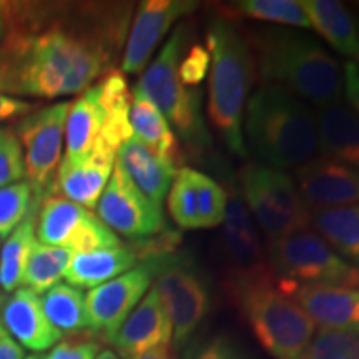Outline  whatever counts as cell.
I'll list each match as a JSON object with an SVG mask.
<instances>
[{"instance_id":"1","label":"cell","mask_w":359,"mask_h":359,"mask_svg":"<svg viewBox=\"0 0 359 359\" xmlns=\"http://www.w3.org/2000/svg\"><path fill=\"white\" fill-rule=\"evenodd\" d=\"M15 12L0 42L4 95H77L122 60L130 4H30Z\"/></svg>"},{"instance_id":"2","label":"cell","mask_w":359,"mask_h":359,"mask_svg":"<svg viewBox=\"0 0 359 359\" xmlns=\"http://www.w3.org/2000/svg\"><path fill=\"white\" fill-rule=\"evenodd\" d=\"M243 34L259 83L288 90L314 109L343 102V70L316 37L275 25L253 27Z\"/></svg>"},{"instance_id":"3","label":"cell","mask_w":359,"mask_h":359,"mask_svg":"<svg viewBox=\"0 0 359 359\" xmlns=\"http://www.w3.org/2000/svg\"><path fill=\"white\" fill-rule=\"evenodd\" d=\"M243 137L255 161L283 172L320 155L314 110L288 90L273 85H259L250 95Z\"/></svg>"},{"instance_id":"4","label":"cell","mask_w":359,"mask_h":359,"mask_svg":"<svg viewBox=\"0 0 359 359\" xmlns=\"http://www.w3.org/2000/svg\"><path fill=\"white\" fill-rule=\"evenodd\" d=\"M206 50L210 53L208 118L226 150L238 158H246L243 115L257 80L250 45L235 20L217 13L206 24Z\"/></svg>"},{"instance_id":"5","label":"cell","mask_w":359,"mask_h":359,"mask_svg":"<svg viewBox=\"0 0 359 359\" xmlns=\"http://www.w3.org/2000/svg\"><path fill=\"white\" fill-rule=\"evenodd\" d=\"M226 290L255 339L271 358L296 359L316 333V325L271 268L230 276Z\"/></svg>"},{"instance_id":"6","label":"cell","mask_w":359,"mask_h":359,"mask_svg":"<svg viewBox=\"0 0 359 359\" xmlns=\"http://www.w3.org/2000/svg\"><path fill=\"white\" fill-rule=\"evenodd\" d=\"M190 37L188 25L180 24L142 72L135 90L158 107L170 127L177 130L180 140L193 155L205 156L213 155V140L205 125L201 92L200 88L185 87L178 75L180 60L188 50Z\"/></svg>"},{"instance_id":"7","label":"cell","mask_w":359,"mask_h":359,"mask_svg":"<svg viewBox=\"0 0 359 359\" xmlns=\"http://www.w3.org/2000/svg\"><path fill=\"white\" fill-rule=\"evenodd\" d=\"M236 183L266 241L311 228V212L290 173L258 161H246L238 170Z\"/></svg>"},{"instance_id":"8","label":"cell","mask_w":359,"mask_h":359,"mask_svg":"<svg viewBox=\"0 0 359 359\" xmlns=\"http://www.w3.org/2000/svg\"><path fill=\"white\" fill-rule=\"evenodd\" d=\"M266 258L273 275L291 285L359 288V269L341 258L313 228L266 241Z\"/></svg>"},{"instance_id":"9","label":"cell","mask_w":359,"mask_h":359,"mask_svg":"<svg viewBox=\"0 0 359 359\" xmlns=\"http://www.w3.org/2000/svg\"><path fill=\"white\" fill-rule=\"evenodd\" d=\"M154 288L167 309L173 327V349L187 346L208 316L212 296L203 273L185 255L161 257Z\"/></svg>"},{"instance_id":"10","label":"cell","mask_w":359,"mask_h":359,"mask_svg":"<svg viewBox=\"0 0 359 359\" xmlns=\"http://www.w3.org/2000/svg\"><path fill=\"white\" fill-rule=\"evenodd\" d=\"M69 110L70 102H57L27 114L15 127V135L24 151L27 183L37 201L52 190L57 177Z\"/></svg>"},{"instance_id":"11","label":"cell","mask_w":359,"mask_h":359,"mask_svg":"<svg viewBox=\"0 0 359 359\" xmlns=\"http://www.w3.org/2000/svg\"><path fill=\"white\" fill-rule=\"evenodd\" d=\"M37 240L39 243L65 248L74 255L122 245L120 238L92 210L57 195H48L42 201Z\"/></svg>"},{"instance_id":"12","label":"cell","mask_w":359,"mask_h":359,"mask_svg":"<svg viewBox=\"0 0 359 359\" xmlns=\"http://www.w3.org/2000/svg\"><path fill=\"white\" fill-rule=\"evenodd\" d=\"M163 255L167 253L150 255L143 258L127 273L103 283L85 294L90 331L103 336L107 341H111L130 313L137 308V304L154 285Z\"/></svg>"},{"instance_id":"13","label":"cell","mask_w":359,"mask_h":359,"mask_svg":"<svg viewBox=\"0 0 359 359\" xmlns=\"http://www.w3.org/2000/svg\"><path fill=\"white\" fill-rule=\"evenodd\" d=\"M97 217L115 235L120 233L128 240H147L160 235L165 228L161 206L148 200L133 185L116 160L109 185L98 200Z\"/></svg>"},{"instance_id":"14","label":"cell","mask_w":359,"mask_h":359,"mask_svg":"<svg viewBox=\"0 0 359 359\" xmlns=\"http://www.w3.org/2000/svg\"><path fill=\"white\" fill-rule=\"evenodd\" d=\"M215 167L222 172V185L226 193V210L222 226L224 257L230 263V276L268 269L266 243H263L259 228L241 198L236 177L228 172L226 163L222 160H215Z\"/></svg>"},{"instance_id":"15","label":"cell","mask_w":359,"mask_h":359,"mask_svg":"<svg viewBox=\"0 0 359 359\" xmlns=\"http://www.w3.org/2000/svg\"><path fill=\"white\" fill-rule=\"evenodd\" d=\"M198 7L200 2L193 0H145L138 4L125 40L120 72L142 75L173 25Z\"/></svg>"},{"instance_id":"16","label":"cell","mask_w":359,"mask_h":359,"mask_svg":"<svg viewBox=\"0 0 359 359\" xmlns=\"http://www.w3.org/2000/svg\"><path fill=\"white\" fill-rule=\"evenodd\" d=\"M291 177L309 212L359 206V172L348 165L318 155Z\"/></svg>"},{"instance_id":"17","label":"cell","mask_w":359,"mask_h":359,"mask_svg":"<svg viewBox=\"0 0 359 359\" xmlns=\"http://www.w3.org/2000/svg\"><path fill=\"white\" fill-rule=\"evenodd\" d=\"M172 339V321L158 293L151 286L110 343L120 358L135 359L150 349L168 346Z\"/></svg>"},{"instance_id":"18","label":"cell","mask_w":359,"mask_h":359,"mask_svg":"<svg viewBox=\"0 0 359 359\" xmlns=\"http://www.w3.org/2000/svg\"><path fill=\"white\" fill-rule=\"evenodd\" d=\"M116 154L102 143H95L80 158H64L57 170V188L64 198L87 210L97 208L103 190L109 185Z\"/></svg>"},{"instance_id":"19","label":"cell","mask_w":359,"mask_h":359,"mask_svg":"<svg viewBox=\"0 0 359 359\" xmlns=\"http://www.w3.org/2000/svg\"><path fill=\"white\" fill-rule=\"evenodd\" d=\"M293 294L311 321L323 330L359 331V288L296 286L278 280Z\"/></svg>"},{"instance_id":"20","label":"cell","mask_w":359,"mask_h":359,"mask_svg":"<svg viewBox=\"0 0 359 359\" xmlns=\"http://www.w3.org/2000/svg\"><path fill=\"white\" fill-rule=\"evenodd\" d=\"M2 321L11 338L34 353L53 348L64 336L45 316L40 296L29 288L13 291L4 303Z\"/></svg>"},{"instance_id":"21","label":"cell","mask_w":359,"mask_h":359,"mask_svg":"<svg viewBox=\"0 0 359 359\" xmlns=\"http://www.w3.org/2000/svg\"><path fill=\"white\" fill-rule=\"evenodd\" d=\"M318 151L359 172V115L344 102L314 109Z\"/></svg>"},{"instance_id":"22","label":"cell","mask_w":359,"mask_h":359,"mask_svg":"<svg viewBox=\"0 0 359 359\" xmlns=\"http://www.w3.org/2000/svg\"><path fill=\"white\" fill-rule=\"evenodd\" d=\"M116 163L123 168L127 177L148 200L160 205L167 198L178 167L172 161L155 154L151 148L143 145L132 137L120 147Z\"/></svg>"},{"instance_id":"23","label":"cell","mask_w":359,"mask_h":359,"mask_svg":"<svg viewBox=\"0 0 359 359\" xmlns=\"http://www.w3.org/2000/svg\"><path fill=\"white\" fill-rule=\"evenodd\" d=\"M138 258L137 250L123 245L74 255L64 278L75 288L93 290L137 266Z\"/></svg>"},{"instance_id":"24","label":"cell","mask_w":359,"mask_h":359,"mask_svg":"<svg viewBox=\"0 0 359 359\" xmlns=\"http://www.w3.org/2000/svg\"><path fill=\"white\" fill-rule=\"evenodd\" d=\"M107 122V110L100 100L97 83L92 85L75 102L70 103L65 123L64 158H80L87 155L100 137Z\"/></svg>"},{"instance_id":"25","label":"cell","mask_w":359,"mask_h":359,"mask_svg":"<svg viewBox=\"0 0 359 359\" xmlns=\"http://www.w3.org/2000/svg\"><path fill=\"white\" fill-rule=\"evenodd\" d=\"M313 30H316L326 43L346 57H356L359 52V22L334 0H302Z\"/></svg>"},{"instance_id":"26","label":"cell","mask_w":359,"mask_h":359,"mask_svg":"<svg viewBox=\"0 0 359 359\" xmlns=\"http://www.w3.org/2000/svg\"><path fill=\"white\" fill-rule=\"evenodd\" d=\"M130 127L137 140L180 168V161H182L180 143L168 120L154 102L148 100L143 93L137 92L135 88L132 92V107H130Z\"/></svg>"},{"instance_id":"27","label":"cell","mask_w":359,"mask_h":359,"mask_svg":"<svg viewBox=\"0 0 359 359\" xmlns=\"http://www.w3.org/2000/svg\"><path fill=\"white\" fill-rule=\"evenodd\" d=\"M311 228L341 258L359 269V206L311 212Z\"/></svg>"},{"instance_id":"28","label":"cell","mask_w":359,"mask_h":359,"mask_svg":"<svg viewBox=\"0 0 359 359\" xmlns=\"http://www.w3.org/2000/svg\"><path fill=\"white\" fill-rule=\"evenodd\" d=\"M224 17H245L250 20L275 24V27L309 30L313 29L302 0H238L218 7Z\"/></svg>"},{"instance_id":"29","label":"cell","mask_w":359,"mask_h":359,"mask_svg":"<svg viewBox=\"0 0 359 359\" xmlns=\"http://www.w3.org/2000/svg\"><path fill=\"white\" fill-rule=\"evenodd\" d=\"M35 218L30 215L19 228H15L0 251V288L7 293L24 288L27 264L37 245Z\"/></svg>"},{"instance_id":"30","label":"cell","mask_w":359,"mask_h":359,"mask_svg":"<svg viewBox=\"0 0 359 359\" xmlns=\"http://www.w3.org/2000/svg\"><path fill=\"white\" fill-rule=\"evenodd\" d=\"M40 299L47 320L62 334H77L88 330L87 303L82 290L69 283H58Z\"/></svg>"},{"instance_id":"31","label":"cell","mask_w":359,"mask_h":359,"mask_svg":"<svg viewBox=\"0 0 359 359\" xmlns=\"http://www.w3.org/2000/svg\"><path fill=\"white\" fill-rule=\"evenodd\" d=\"M72 259L74 253L69 250L37 243L27 264L24 286L37 294L47 293L65 276Z\"/></svg>"},{"instance_id":"32","label":"cell","mask_w":359,"mask_h":359,"mask_svg":"<svg viewBox=\"0 0 359 359\" xmlns=\"http://www.w3.org/2000/svg\"><path fill=\"white\" fill-rule=\"evenodd\" d=\"M188 177L195 190L200 228L222 226L226 210V193L222 183L191 167H188Z\"/></svg>"},{"instance_id":"33","label":"cell","mask_w":359,"mask_h":359,"mask_svg":"<svg viewBox=\"0 0 359 359\" xmlns=\"http://www.w3.org/2000/svg\"><path fill=\"white\" fill-rule=\"evenodd\" d=\"M296 359H359V331L321 327Z\"/></svg>"},{"instance_id":"34","label":"cell","mask_w":359,"mask_h":359,"mask_svg":"<svg viewBox=\"0 0 359 359\" xmlns=\"http://www.w3.org/2000/svg\"><path fill=\"white\" fill-rule=\"evenodd\" d=\"M37 205L39 201L27 182L0 188V238H7L19 228L32 212V206Z\"/></svg>"},{"instance_id":"35","label":"cell","mask_w":359,"mask_h":359,"mask_svg":"<svg viewBox=\"0 0 359 359\" xmlns=\"http://www.w3.org/2000/svg\"><path fill=\"white\" fill-rule=\"evenodd\" d=\"M168 212L175 223L183 230H200L198 208L188 167H180L167 195Z\"/></svg>"},{"instance_id":"36","label":"cell","mask_w":359,"mask_h":359,"mask_svg":"<svg viewBox=\"0 0 359 359\" xmlns=\"http://www.w3.org/2000/svg\"><path fill=\"white\" fill-rule=\"evenodd\" d=\"M183 359H257L231 334L218 333L188 343Z\"/></svg>"},{"instance_id":"37","label":"cell","mask_w":359,"mask_h":359,"mask_svg":"<svg viewBox=\"0 0 359 359\" xmlns=\"http://www.w3.org/2000/svg\"><path fill=\"white\" fill-rule=\"evenodd\" d=\"M25 177L24 151L17 135L0 128V188L19 183Z\"/></svg>"},{"instance_id":"38","label":"cell","mask_w":359,"mask_h":359,"mask_svg":"<svg viewBox=\"0 0 359 359\" xmlns=\"http://www.w3.org/2000/svg\"><path fill=\"white\" fill-rule=\"evenodd\" d=\"M210 70V53L203 45H191L182 57L178 65V75L185 87L198 88Z\"/></svg>"},{"instance_id":"39","label":"cell","mask_w":359,"mask_h":359,"mask_svg":"<svg viewBox=\"0 0 359 359\" xmlns=\"http://www.w3.org/2000/svg\"><path fill=\"white\" fill-rule=\"evenodd\" d=\"M102 351L100 343L92 338H75L57 343L43 359H95Z\"/></svg>"},{"instance_id":"40","label":"cell","mask_w":359,"mask_h":359,"mask_svg":"<svg viewBox=\"0 0 359 359\" xmlns=\"http://www.w3.org/2000/svg\"><path fill=\"white\" fill-rule=\"evenodd\" d=\"M344 79V98L348 105L359 115V74L353 60H348L343 67Z\"/></svg>"},{"instance_id":"41","label":"cell","mask_w":359,"mask_h":359,"mask_svg":"<svg viewBox=\"0 0 359 359\" xmlns=\"http://www.w3.org/2000/svg\"><path fill=\"white\" fill-rule=\"evenodd\" d=\"M30 110H32V105L29 102L0 93V122L17 118V116H25L30 114Z\"/></svg>"},{"instance_id":"42","label":"cell","mask_w":359,"mask_h":359,"mask_svg":"<svg viewBox=\"0 0 359 359\" xmlns=\"http://www.w3.org/2000/svg\"><path fill=\"white\" fill-rule=\"evenodd\" d=\"M0 359H24V349L8 333L0 336Z\"/></svg>"},{"instance_id":"43","label":"cell","mask_w":359,"mask_h":359,"mask_svg":"<svg viewBox=\"0 0 359 359\" xmlns=\"http://www.w3.org/2000/svg\"><path fill=\"white\" fill-rule=\"evenodd\" d=\"M135 359H177V354H175L173 344H168V346H160V348L150 349V351L143 353Z\"/></svg>"},{"instance_id":"44","label":"cell","mask_w":359,"mask_h":359,"mask_svg":"<svg viewBox=\"0 0 359 359\" xmlns=\"http://www.w3.org/2000/svg\"><path fill=\"white\" fill-rule=\"evenodd\" d=\"M8 27V12H7V4H0V42L7 34Z\"/></svg>"},{"instance_id":"45","label":"cell","mask_w":359,"mask_h":359,"mask_svg":"<svg viewBox=\"0 0 359 359\" xmlns=\"http://www.w3.org/2000/svg\"><path fill=\"white\" fill-rule=\"evenodd\" d=\"M95 359H122V358H120L114 349H102V351L97 354Z\"/></svg>"},{"instance_id":"46","label":"cell","mask_w":359,"mask_h":359,"mask_svg":"<svg viewBox=\"0 0 359 359\" xmlns=\"http://www.w3.org/2000/svg\"><path fill=\"white\" fill-rule=\"evenodd\" d=\"M2 308H4V303H2V294H0V336L6 334V327H4V321H2Z\"/></svg>"},{"instance_id":"47","label":"cell","mask_w":359,"mask_h":359,"mask_svg":"<svg viewBox=\"0 0 359 359\" xmlns=\"http://www.w3.org/2000/svg\"><path fill=\"white\" fill-rule=\"evenodd\" d=\"M354 65H356V69H358V74H359V52L356 53V57H354Z\"/></svg>"},{"instance_id":"48","label":"cell","mask_w":359,"mask_h":359,"mask_svg":"<svg viewBox=\"0 0 359 359\" xmlns=\"http://www.w3.org/2000/svg\"><path fill=\"white\" fill-rule=\"evenodd\" d=\"M24 359H39L37 356H27V358H24Z\"/></svg>"},{"instance_id":"49","label":"cell","mask_w":359,"mask_h":359,"mask_svg":"<svg viewBox=\"0 0 359 359\" xmlns=\"http://www.w3.org/2000/svg\"><path fill=\"white\" fill-rule=\"evenodd\" d=\"M358 6H359V4H358Z\"/></svg>"}]
</instances>
